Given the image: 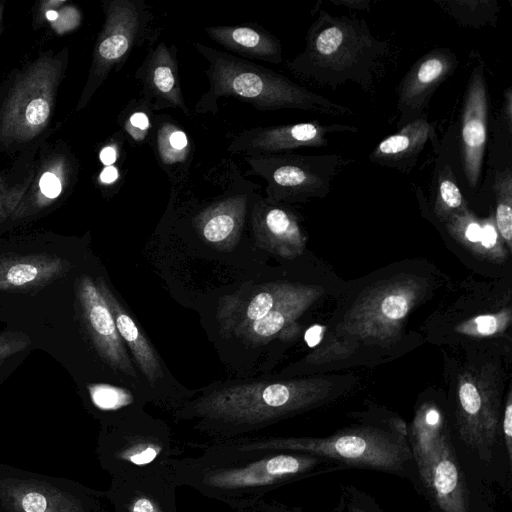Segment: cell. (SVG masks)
<instances>
[{"mask_svg": "<svg viewBox=\"0 0 512 512\" xmlns=\"http://www.w3.org/2000/svg\"><path fill=\"white\" fill-rule=\"evenodd\" d=\"M194 457L173 461L175 478L203 496L232 510L264 499L271 490L311 474L324 458L282 451H228L209 444Z\"/></svg>", "mask_w": 512, "mask_h": 512, "instance_id": "6da1fadb", "label": "cell"}, {"mask_svg": "<svg viewBox=\"0 0 512 512\" xmlns=\"http://www.w3.org/2000/svg\"><path fill=\"white\" fill-rule=\"evenodd\" d=\"M325 379L262 381L213 389L175 412L196 420V428L212 442L238 438L311 408L328 397Z\"/></svg>", "mask_w": 512, "mask_h": 512, "instance_id": "7a4b0ae2", "label": "cell"}, {"mask_svg": "<svg viewBox=\"0 0 512 512\" xmlns=\"http://www.w3.org/2000/svg\"><path fill=\"white\" fill-rule=\"evenodd\" d=\"M388 52L387 42L375 38L364 19L320 11L308 29L304 50L288 67L295 75L331 89L347 81L368 89Z\"/></svg>", "mask_w": 512, "mask_h": 512, "instance_id": "3957f363", "label": "cell"}, {"mask_svg": "<svg viewBox=\"0 0 512 512\" xmlns=\"http://www.w3.org/2000/svg\"><path fill=\"white\" fill-rule=\"evenodd\" d=\"M195 47L209 63L205 71L209 89L196 103L197 113H216L219 98L235 97L261 111L299 109L329 116L353 114L349 108L263 66L199 43Z\"/></svg>", "mask_w": 512, "mask_h": 512, "instance_id": "277c9868", "label": "cell"}, {"mask_svg": "<svg viewBox=\"0 0 512 512\" xmlns=\"http://www.w3.org/2000/svg\"><path fill=\"white\" fill-rule=\"evenodd\" d=\"M406 437L399 432L360 427L324 438L242 436L209 445L228 451L306 453L350 466L400 474L413 459Z\"/></svg>", "mask_w": 512, "mask_h": 512, "instance_id": "5b68a950", "label": "cell"}, {"mask_svg": "<svg viewBox=\"0 0 512 512\" xmlns=\"http://www.w3.org/2000/svg\"><path fill=\"white\" fill-rule=\"evenodd\" d=\"M317 285L278 281L227 296L219 307L223 332L251 344H262L284 332L321 295Z\"/></svg>", "mask_w": 512, "mask_h": 512, "instance_id": "8992f818", "label": "cell"}, {"mask_svg": "<svg viewBox=\"0 0 512 512\" xmlns=\"http://www.w3.org/2000/svg\"><path fill=\"white\" fill-rule=\"evenodd\" d=\"M244 159L252 173L265 180L266 201L272 204L325 197L333 178L352 161L336 153L300 155L290 152L248 155Z\"/></svg>", "mask_w": 512, "mask_h": 512, "instance_id": "52a82bcc", "label": "cell"}, {"mask_svg": "<svg viewBox=\"0 0 512 512\" xmlns=\"http://www.w3.org/2000/svg\"><path fill=\"white\" fill-rule=\"evenodd\" d=\"M104 452L116 478L167 469L181 453L167 425L141 412L117 423L107 437Z\"/></svg>", "mask_w": 512, "mask_h": 512, "instance_id": "ba28073f", "label": "cell"}, {"mask_svg": "<svg viewBox=\"0 0 512 512\" xmlns=\"http://www.w3.org/2000/svg\"><path fill=\"white\" fill-rule=\"evenodd\" d=\"M61 63L50 57L35 61L15 82L0 116V138L8 143H25L48 124Z\"/></svg>", "mask_w": 512, "mask_h": 512, "instance_id": "9c48e42d", "label": "cell"}, {"mask_svg": "<svg viewBox=\"0 0 512 512\" xmlns=\"http://www.w3.org/2000/svg\"><path fill=\"white\" fill-rule=\"evenodd\" d=\"M104 11L105 22L95 45L80 107L86 105L112 68L124 63L150 18L140 2L131 0L107 2Z\"/></svg>", "mask_w": 512, "mask_h": 512, "instance_id": "30bf717a", "label": "cell"}, {"mask_svg": "<svg viewBox=\"0 0 512 512\" xmlns=\"http://www.w3.org/2000/svg\"><path fill=\"white\" fill-rule=\"evenodd\" d=\"M457 425L465 445L489 459L499 422V399L495 384L484 372L468 370L458 380Z\"/></svg>", "mask_w": 512, "mask_h": 512, "instance_id": "8fae6325", "label": "cell"}, {"mask_svg": "<svg viewBox=\"0 0 512 512\" xmlns=\"http://www.w3.org/2000/svg\"><path fill=\"white\" fill-rule=\"evenodd\" d=\"M419 292L413 280L381 285L355 304L346 317L345 329L362 339H388L400 329Z\"/></svg>", "mask_w": 512, "mask_h": 512, "instance_id": "7c38bea8", "label": "cell"}, {"mask_svg": "<svg viewBox=\"0 0 512 512\" xmlns=\"http://www.w3.org/2000/svg\"><path fill=\"white\" fill-rule=\"evenodd\" d=\"M76 297L82 323L98 355L115 372L136 379V370L117 331L112 313L89 275H82L77 280Z\"/></svg>", "mask_w": 512, "mask_h": 512, "instance_id": "4fadbf2b", "label": "cell"}, {"mask_svg": "<svg viewBox=\"0 0 512 512\" xmlns=\"http://www.w3.org/2000/svg\"><path fill=\"white\" fill-rule=\"evenodd\" d=\"M357 131L353 126L321 124L318 121L256 127L237 135L228 146V151L246 156L286 153L301 147L327 146L328 135Z\"/></svg>", "mask_w": 512, "mask_h": 512, "instance_id": "5bb4252c", "label": "cell"}, {"mask_svg": "<svg viewBox=\"0 0 512 512\" xmlns=\"http://www.w3.org/2000/svg\"><path fill=\"white\" fill-rule=\"evenodd\" d=\"M488 93L483 64L476 65L468 81L461 119L463 172L470 188L481 178L487 142Z\"/></svg>", "mask_w": 512, "mask_h": 512, "instance_id": "9a60e30c", "label": "cell"}, {"mask_svg": "<svg viewBox=\"0 0 512 512\" xmlns=\"http://www.w3.org/2000/svg\"><path fill=\"white\" fill-rule=\"evenodd\" d=\"M458 66L456 55L445 47H436L421 56L409 69L398 87L399 124L404 125L422 114L435 90Z\"/></svg>", "mask_w": 512, "mask_h": 512, "instance_id": "2e32d148", "label": "cell"}, {"mask_svg": "<svg viewBox=\"0 0 512 512\" xmlns=\"http://www.w3.org/2000/svg\"><path fill=\"white\" fill-rule=\"evenodd\" d=\"M177 487L172 462L170 467L158 472L115 478L111 497L116 512H178Z\"/></svg>", "mask_w": 512, "mask_h": 512, "instance_id": "e0dca14e", "label": "cell"}, {"mask_svg": "<svg viewBox=\"0 0 512 512\" xmlns=\"http://www.w3.org/2000/svg\"><path fill=\"white\" fill-rule=\"evenodd\" d=\"M428 495L441 512H469L468 489L448 431L429 465L419 472Z\"/></svg>", "mask_w": 512, "mask_h": 512, "instance_id": "ac0fdd59", "label": "cell"}, {"mask_svg": "<svg viewBox=\"0 0 512 512\" xmlns=\"http://www.w3.org/2000/svg\"><path fill=\"white\" fill-rule=\"evenodd\" d=\"M72 265L47 253L0 255V292L35 293L64 277Z\"/></svg>", "mask_w": 512, "mask_h": 512, "instance_id": "d6986e66", "label": "cell"}, {"mask_svg": "<svg viewBox=\"0 0 512 512\" xmlns=\"http://www.w3.org/2000/svg\"><path fill=\"white\" fill-rule=\"evenodd\" d=\"M252 226L259 247L283 258H294L305 248L306 238L296 215L268 201L253 208Z\"/></svg>", "mask_w": 512, "mask_h": 512, "instance_id": "ffe728a7", "label": "cell"}, {"mask_svg": "<svg viewBox=\"0 0 512 512\" xmlns=\"http://www.w3.org/2000/svg\"><path fill=\"white\" fill-rule=\"evenodd\" d=\"M136 78L143 84V92L153 109L181 108L186 114L179 81L178 65L172 49L160 43L145 58Z\"/></svg>", "mask_w": 512, "mask_h": 512, "instance_id": "44dd1931", "label": "cell"}, {"mask_svg": "<svg viewBox=\"0 0 512 512\" xmlns=\"http://www.w3.org/2000/svg\"><path fill=\"white\" fill-rule=\"evenodd\" d=\"M429 141H436L435 123L421 114L384 138L370 153L369 160L408 173Z\"/></svg>", "mask_w": 512, "mask_h": 512, "instance_id": "7402d4cb", "label": "cell"}, {"mask_svg": "<svg viewBox=\"0 0 512 512\" xmlns=\"http://www.w3.org/2000/svg\"><path fill=\"white\" fill-rule=\"evenodd\" d=\"M96 285L104 297L115 321L117 331L152 388L162 379L163 370L156 351L139 329L133 318L118 301L104 279L98 278Z\"/></svg>", "mask_w": 512, "mask_h": 512, "instance_id": "603a6c76", "label": "cell"}, {"mask_svg": "<svg viewBox=\"0 0 512 512\" xmlns=\"http://www.w3.org/2000/svg\"><path fill=\"white\" fill-rule=\"evenodd\" d=\"M246 207L247 200L242 196L217 203L198 216V232L213 247L219 250L232 249L239 240Z\"/></svg>", "mask_w": 512, "mask_h": 512, "instance_id": "cb8c5ba5", "label": "cell"}, {"mask_svg": "<svg viewBox=\"0 0 512 512\" xmlns=\"http://www.w3.org/2000/svg\"><path fill=\"white\" fill-rule=\"evenodd\" d=\"M207 35L238 55L274 64L282 62V48L270 33L245 25L205 28Z\"/></svg>", "mask_w": 512, "mask_h": 512, "instance_id": "d4e9b609", "label": "cell"}, {"mask_svg": "<svg viewBox=\"0 0 512 512\" xmlns=\"http://www.w3.org/2000/svg\"><path fill=\"white\" fill-rule=\"evenodd\" d=\"M447 431L443 414L436 405L424 404L418 409L409 432V447L418 472L429 465Z\"/></svg>", "mask_w": 512, "mask_h": 512, "instance_id": "484cf974", "label": "cell"}, {"mask_svg": "<svg viewBox=\"0 0 512 512\" xmlns=\"http://www.w3.org/2000/svg\"><path fill=\"white\" fill-rule=\"evenodd\" d=\"M434 2L459 24L473 28L495 24L499 11L498 3L491 0H434Z\"/></svg>", "mask_w": 512, "mask_h": 512, "instance_id": "4316f807", "label": "cell"}, {"mask_svg": "<svg viewBox=\"0 0 512 512\" xmlns=\"http://www.w3.org/2000/svg\"><path fill=\"white\" fill-rule=\"evenodd\" d=\"M496 196L494 223L500 238L512 248V173L511 169L497 172L493 184Z\"/></svg>", "mask_w": 512, "mask_h": 512, "instance_id": "83f0119b", "label": "cell"}, {"mask_svg": "<svg viewBox=\"0 0 512 512\" xmlns=\"http://www.w3.org/2000/svg\"><path fill=\"white\" fill-rule=\"evenodd\" d=\"M88 391L93 404L100 410L109 412H122L127 418L139 411L134 395L127 389L109 384H91Z\"/></svg>", "mask_w": 512, "mask_h": 512, "instance_id": "f1b7e54d", "label": "cell"}, {"mask_svg": "<svg viewBox=\"0 0 512 512\" xmlns=\"http://www.w3.org/2000/svg\"><path fill=\"white\" fill-rule=\"evenodd\" d=\"M466 204L455 180L451 167L445 166L439 173L437 193L434 205L436 217L446 221L451 215L460 211Z\"/></svg>", "mask_w": 512, "mask_h": 512, "instance_id": "f546056e", "label": "cell"}, {"mask_svg": "<svg viewBox=\"0 0 512 512\" xmlns=\"http://www.w3.org/2000/svg\"><path fill=\"white\" fill-rule=\"evenodd\" d=\"M445 225L449 234L469 250L480 253L482 234L481 220L465 205L460 211L451 215Z\"/></svg>", "mask_w": 512, "mask_h": 512, "instance_id": "4dcf8cb0", "label": "cell"}, {"mask_svg": "<svg viewBox=\"0 0 512 512\" xmlns=\"http://www.w3.org/2000/svg\"><path fill=\"white\" fill-rule=\"evenodd\" d=\"M509 313L476 316L457 327V331L474 336H490L502 331L509 321Z\"/></svg>", "mask_w": 512, "mask_h": 512, "instance_id": "1f68e13d", "label": "cell"}, {"mask_svg": "<svg viewBox=\"0 0 512 512\" xmlns=\"http://www.w3.org/2000/svg\"><path fill=\"white\" fill-rule=\"evenodd\" d=\"M188 147L186 134L176 128H168L159 138L160 154L166 163L179 161L181 153H185Z\"/></svg>", "mask_w": 512, "mask_h": 512, "instance_id": "d6a6232c", "label": "cell"}, {"mask_svg": "<svg viewBox=\"0 0 512 512\" xmlns=\"http://www.w3.org/2000/svg\"><path fill=\"white\" fill-rule=\"evenodd\" d=\"M482 234L480 249L481 255L492 260H503L505 258V249L501 243V238L494 223V217L489 216L481 220Z\"/></svg>", "mask_w": 512, "mask_h": 512, "instance_id": "836d02e7", "label": "cell"}, {"mask_svg": "<svg viewBox=\"0 0 512 512\" xmlns=\"http://www.w3.org/2000/svg\"><path fill=\"white\" fill-rule=\"evenodd\" d=\"M31 343L28 335L8 331L0 334V365L9 357L26 349Z\"/></svg>", "mask_w": 512, "mask_h": 512, "instance_id": "e575fe53", "label": "cell"}, {"mask_svg": "<svg viewBox=\"0 0 512 512\" xmlns=\"http://www.w3.org/2000/svg\"><path fill=\"white\" fill-rule=\"evenodd\" d=\"M504 444L506 447L509 462L512 460V397L508 393L506 405L504 408V416L502 422Z\"/></svg>", "mask_w": 512, "mask_h": 512, "instance_id": "d590c367", "label": "cell"}, {"mask_svg": "<svg viewBox=\"0 0 512 512\" xmlns=\"http://www.w3.org/2000/svg\"><path fill=\"white\" fill-rule=\"evenodd\" d=\"M41 193L48 199H54L61 193V182L55 174L46 172L39 182Z\"/></svg>", "mask_w": 512, "mask_h": 512, "instance_id": "8d00e7d4", "label": "cell"}, {"mask_svg": "<svg viewBox=\"0 0 512 512\" xmlns=\"http://www.w3.org/2000/svg\"><path fill=\"white\" fill-rule=\"evenodd\" d=\"M25 512H44L47 506L46 499L39 493H28L22 501Z\"/></svg>", "mask_w": 512, "mask_h": 512, "instance_id": "74e56055", "label": "cell"}, {"mask_svg": "<svg viewBox=\"0 0 512 512\" xmlns=\"http://www.w3.org/2000/svg\"><path fill=\"white\" fill-rule=\"evenodd\" d=\"M324 330L323 326L316 324L306 331L304 339L310 348L316 346L321 341Z\"/></svg>", "mask_w": 512, "mask_h": 512, "instance_id": "f35d334b", "label": "cell"}, {"mask_svg": "<svg viewBox=\"0 0 512 512\" xmlns=\"http://www.w3.org/2000/svg\"><path fill=\"white\" fill-rule=\"evenodd\" d=\"M503 113H504V119L507 123L508 129L511 132V127H512V87H509L504 93Z\"/></svg>", "mask_w": 512, "mask_h": 512, "instance_id": "ab89813d", "label": "cell"}, {"mask_svg": "<svg viewBox=\"0 0 512 512\" xmlns=\"http://www.w3.org/2000/svg\"><path fill=\"white\" fill-rule=\"evenodd\" d=\"M130 124L138 130H146L150 126L149 118L143 112H136L130 117Z\"/></svg>", "mask_w": 512, "mask_h": 512, "instance_id": "60d3db41", "label": "cell"}, {"mask_svg": "<svg viewBox=\"0 0 512 512\" xmlns=\"http://www.w3.org/2000/svg\"><path fill=\"white\" fill-rule=\"evenodd\" d=\"M116 150L111 147L107 146L102 149L100 152V160L104 165L111 166L116 161Z\"/></svg>", "mask_w": 512, "mask_h": 512, "instance_id": "b9f144b4", "label": "cell"}, {"mask_svg": "<svg viewBox=\"0 0 512 512\" xmlns=\"http://www.w3.org/2000/svg\"><path fill=\"white\" fill-rule=\"evenodd\" d=\"M118 177V171L113 166H107L100 174V179L104 183H112Z\"/></svg>", "mask_w": 512, "mask_h": 512, "instance_id": "7bdbcfd3", "label": "cell"}, {"mask_svg": "<svg viewBox=\"0 0 512 512\" xmlns=\"http://www.w3.org/2000/svg\"><path fill=\"white\" fill-rule=\"evenodd\" d=\"M335 4L345 5L347 7H352L355 9H368L369 1L365 0H342V1H332Z\"/></svg>", "mask_w": 512, "mask_h": 512, "instance_id": "ee69618b", "label": "cell"}, {"mask_svg": "<svg viewBox=\"0 0 512 512\" xmlns=\"http://www.w3.org/2000/svg\"><path fill=\"white\" fill-rule=\"evenodd\" d=\"M12 208L10 204L8 203V200L4 197V193L1 191L0 188V221L5 219L8 212L11 211Z\"/></svg>", "mask_w": 512, "mask_h": 512, "instance_id": "f6af8a7d", "label": "cell"}, {"mask_svg": "<svg viewBox=\"0 0 512 512\" xmlns=\"http://www.w3.org/2000/svg\"><path fill=\"white\" fill-rule=\"evenodd\" d=\"M46 16L49 20H55L58 17V13L54 10H50L46 13Z\"/></svg>", "mask_w": 512, "mask_h": 512, "instance_id": "bcb514c9", "label": "cell"}, {"mask_svg": "<svg viewBox=\"0 0 512 512\" xmlns=\"http://www.w3.org/2000/svg\"><path fill=\"white\" fill-rule=\"evenodd\" d=\"M353 512H368V511H366V510H364V509H362V508H358V507H357V508H354V509H353Z\"/></svg>", "mask_w": 512, "mask_h": 512, "instance_id": "7dc6e473", "label": "cell"}, {"mask_svg": "<svg viewBox=\"0 0 512 512\" xmlns=\"http://www.w3.org/2000/svg\"><path fill=\"white\" fill-rule=\"evenodd\" d=\"M1 18H2V7L0 6V21H1Z\"/></svg>", "mask_w": 512, "mask_h": 512, "instance_id": "c3c4849f", "label": "cell"}]
</instances>
